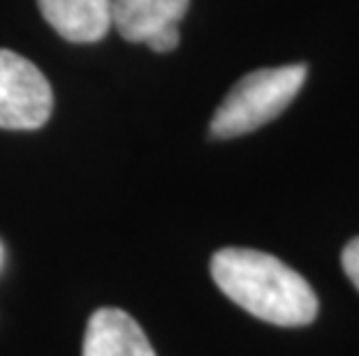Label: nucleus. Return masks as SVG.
<instances>
[{
	"mask_svg": "<svg viewBox=\"0 0 359 356\" xmlns=\"http://www.w3.org/2000/svg\"><path fill=\"white\" fill-rule=\"evenodd\" d=\"M213 283L246 313L276 327H306L318 315L313 287L273 255L248 248L218 250L211 259Z\"/></svg>",
	"mask_w": 359,
	"mask_h": 356,
	"instance_id": "f257e3e1",
	"label": "nucleus"
},
{
	"mask_svg": "<svg viewBox=\"0 0 359 356\" xmlns=\"http://www.w3.org/2000/svg\"><path fill=\"white\" fill-rule=\"evenodd\" d=\"M306 81V65L264 67L246 74L232 86L211 118L209 132L216 139H234L255 132L278 118L299 95Z\"/></svg>",
	"mask_w": 359,
	"mask_h": 356,
	"instance_id": "f03ea898",
	"label": "nucleus"
},
{
	"mask_svg": "<svg viewBox=\"0 0 359 356\" xmlns=\"http://www.w3.org/2000/svg\"><path fill=\"white\" fill-rule=\"evenodd\" d=\"M53 90L28 58L0 49V127L37 130L49 120Z\"/></svg>",
	"mask_w": 359,
	"mask_h": 356,
	"instance_id": "7ed1b4c3",
	"label": "nucleus"
},
{
	"mask_svg": "<svg viewBox=\"0 0 359 356\" xmlns=\"http://www.w3.org/2000/svg\"><path fill=\"white\" fill-rule=\"evenodd\" d=\"M188 7L190 0H111V26L123 40L167 54L179 47V24Z\"/></svg>",
	"mask_w": 359,
	"mask_h": 356,
	"instance_id": "20e7f679",
	"label": "nucleus"
},
{
	"mask_svg": "<svg viewBox=\"0 0 359 356\" xmlns=\"http://www.w3.org/2000/svg\"><path fill=\"white\" fill-rule=\"evenodd\" d=\"M83 356H156L147 333L123 310L102 308L88 320Z\"/></svg>",
	"mask_w": 359,
	"mask_h": 356,
	"instance_id": "39448f33",
	"label": "nucleus"
},
{
	"mask_svg": "<svg viewBox=\"0 0 359 356\" xmlns=\"http://www.w3.org/2000/svg\"><path fill=\"white\" fill-rule=\"evenodd\" d=\"M42 17L67 42H97L111 28V0H37Z\"/></svg>",
	"mask_w": 359,
	"mask_h": 356,
	"instance_id": "423d86ee",
	"label": "nucleus"
},
{
	"mask_svg": "<svg viewBox=\"0 0 359 356\" xmlns=\"http://www.w3.org/2000/svg\"><path fill=\"white\" fill-rule=\"evenodd\" d=\"M341 262H343V271H346V276L350 278V283L359 290V236L343 248Z\"/></svg>",
	"mask_w": 359,
	"mask_h": 356,
	"instance_id": "0eeeda50",
	"label": "nucleus"
},
{
	"mask_svg": "<svg viewBox=\"0 0 359 356\" xmlns=\"http://www.w3.org/2000/svg\"><path fill=\"white\" fill-rule=\"evenodd\" d=\"M0 264H3V245H0Z\"/></svg>",
	"mask_w": 359,
	"mask_h": 356,
	"instance_id": "6e6552de",
	"label": "nucleus"
}]
</instances>
